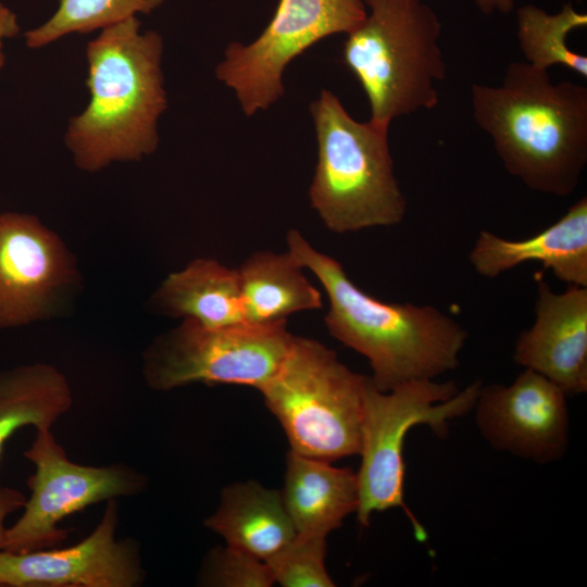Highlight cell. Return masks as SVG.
<instances>
[{
	"instance_id": "6da1fadb",
	"label": "cell",
	"mask_w": 587,
	"mask_h": 587,
	"mask_svg": "<svg viewBox=\"0 0 587 587\" xmlns=\"http://www.w3.org/2000/svg\"><path fill=\"white\" fill-rule=\"evenodd\" d=\"M473 116L507 172L534 191L567 197L587 163V88L512 62L498 86H471Z\"/></svg>"
},
{
	"instance_id": "7a4b0ae2",
	"label": "cell",
	"mask_w": 587,
	"mask_h": 587,
	"mask_svg": "<svg viewBox=\"0 0 587 587\" xmlns=\"http://www.w3.org/2000/svg\"><path fill=\"white\" fill-rule=\"evenodd\" d=\"M287 251L325 290L328 333L364 355L372 384L388 391L403 383L435 379L454 370L467 330L433 305L385 302L359 288L342 265L316 250L297 229L286 236Z\"/></svg>"
},
{
	"instance_id": "3957f363",
	"label": "cell",
	"mask_w": 587,
	"mask_h": 587,
	"mask_svg": "<svg viewBox=\"0 0 587 587\" xmlns=\"http://www.w3.org/2000/svg\"><path fill=\"white\" fill-rule=\"evenodd\" d=\"M140 26L137 16L130 17L87 43L89 100L71 118L64 137L82 171L141 161L159 145L158 121L167 105L163 38Z\"/></svg>"
},
{
	"instance_id": "277c9868",
	"label": "cell",
	"mask_w": 587,
	"mask_h": 587,
	"mask_svg": "<svg viewBox=\"0 0 587 587\" xmlns=\"http://www.w3.org/2000/svg\"><path fill=\"white\" fill-rule=\"evenodd\" d=\"M317 162L311 207L336 234L400 224L407 199L395 176L388 128L358 122L330 90L310 104Z\"/></svg>"
},
{
	"instance_id": "5b68a950",
	"label": "cell",
	"mask_w": 587,
	"mask_h": 587,
	"mask_svg": "<svg viewBox=\"0 0 587 587\" xmlns=\"http://www.w3.org/2000/svg\"><path fill=\"white\" fill-rule=\"evenodd\" d=\"M363 1L370 12L347 34L342 61L369 99V121L389 129L396 117L439 102L441 24L424 0Z\"/></svg>"
},
{
	"instance_id": "8992f818",
	"label": "cell",
	"mask_w": 587,
	"mask_h": 587,
	"mask_svg": "<svg viewBox=\"0 0 587 587\" xmlns=\"http://www.w3.org/2000/svg\"><path fill=\"white\" fill-rule=\"evenodd\" d=\"M367 378L322 342L294 335L279 369L259 390L292 451L332 462L359 454Z\"/></svg>"
},
{
	"instance_id": "52a82bcc",
	"label": "cell",
	"mask_w": 587,
	"mask_h": 587,
	"mask_svg": "<svg viewBox=\"0 0 587 587\" xmlns=\"http://www.w3.org/2000/svg\"><path fill=\"white\" fill-rule=\"evenodd\" d=\"M483 383L475 380L459 390L454 382L420 379L388 391L378 390L367 378L357 472L358 521L369 524L374 512L401 507L403 502V445L409 430L427 425L440 437L449 422L473 411Z\"/></svg>"
},
{
	"instance_id": "ba28073f",
	"label": "cell",
	"mask_w": 587,
	"mask_h": 587,
	"mask_svg": "<svg viewBox=\"0 0 587 587\" xmlns=\"http://www.w3.org/2000/svg\"><path fill=\"white\" fill-rule=\"evenodd\" d=\"M294 335L287 323L209 327L185 319L143 353L148 386L168 391L192 383L260 389L283 363Z\"/></svg>"
},
{
	"instance_id": "9c48e42d",
	"label": "cell",
	"mask_w": 587,
	"mask_h": 587,
	"mask_svg": "<svg viewBox=\"0 0 587 587\" xmlns=\"http://www.w3.org/2000/svg\"><path fill=\"white\" fill-rule=\"evenodd\" d=\"M363 0H279L267 26L249 45L232 42L215 68L247 116L284 95L287 65L320 40L348 34L366 16Z\"/></svg>"
},
{
	"instance_id": "30bf717a",
	"label": "cell",
	"mask_w": 587,
	"mask_h": 587,
	"mask_svg": "<svg viewBox=\"0 0 587 587\" xmlns=\"http://www.w3.org/2000/svg\"><path fill=\"white\" fill-rule=\"evenodd\" d=\"M23 455L35 465L21 517L7 529L3 550L23 553L58 547L67 537L59 523L85 508L134 496L147 486L143 474L126 464L82 465L68 459L51 428L36 429Z\"/></svg>"
},
{
	"instance_id": "8fae6325",
	"label": "cell",
	"mask_w": 587,
	"mask_h": 587,
	"mask_svg": "<svg viewBox=\"0 0 587 587\" xmlns=\"http://www.w3.org/2000/svg\"><path fill=\"white\" fill-rule=\"evenodd\" d=\"M82 285L74 254L29 213H0V332L60 316Z\"/></svg>"
},
{
	"instance_id": "7c38bea8",
	"label": "cell",
	"mask_w": 587,
	"mask_h": 587,
	"mask_svg": "<svg viewBox=\"0 0 587 587\" xmlns=\"http://www.w3.org/2000/svg\"><path fill=\"white\" fill-rule=\"evenodd\" d=\"M473 410L479 433L499 451L539 464L566 453V394L532 370L525 369L510 385H482Z\"/></svg>"
},
{
	"instance_id": "4fadbf2b",
	"label": "cell",
	"mask_w": 587,
	"mask_h": 587,
	"mask_svg": "<svg viewBox=\"0 0 587 587\" xmlns=\"http://www.w3.org/2000/svg\"><path fill=\"white\" fill-rule=\"evenodd\" d=\"M118 508L107 501L96 528L78 544L23 553L0 551V586L133 587L142 582L138 546L115 538Z\"/></svg>"
},
{
	"instance_id": "5bb4252c",
	"label": "cell",
	"mask_w": 587,
	"mask_h": 587,
	"mask_svg": "<svg viewBox=\"0 0 587 587\" xmlns=\"http://www.w3.org/2000/svg\"><path fill=\"white\" fill-rule=\"evenodd\" d=\"M535 321L516 339L513 360L566 395L587 391V287L554 292L537 278Z\"/></svg>"
},
{
	"instance_id": "9a60e30c",
	"label": "cell",
	"mask_w": 587,
	"mask_h": 587,
	"mask_svg": "<svg viewBox=\"0 0 587 587\" xmlns=\"http://www.w3.org/2000/svg\"><path fill=\"white\" fill-rule=\"evenodd\" d=\"M469 261L485 278L538 262L567 286L587 287V198H580L558 221L525 239L511 240L480 230Z\"/></svg>"
},
{
	"instance_id": "2e32d148",
	"label": "cell",
	"mask_w": 587,
	"mask_h": 587,
	"mask_svg": "<svg viewBox=\"0 0 587 587\" xmlns=\"http://www.w3.org/2000/svg\"><path fill=\"white\" fill-rule=\"evenodd\" d=\"M283 503L296 534L326 537L359 505L357 473L290 450Z\"/></svg>"
},
{
	"instance_id": "e0dca14e",
	"label": "cell",
	"mask_w": 587,
	"mask_h": 587,
	"mask_svg": "<svg viewBox=\"0 0 587 587\" xmlns=\"http://www.w3.org/2000/svg\"><path fill=\"white\" fill-rule=\"evenodd\" d=\"M149 304L161 315L189 319L209 327L249 325L237 268L211 258L195 259L168 274Z\"/></svg>"
},
{
	"instance_id": "ac0fdd59",
	"label": "cell",
	"mask_w": 587,
	"mask_h": 587,
	"mask_svg": "<svg viewBox=\"0 0 587 587\" xmlns=\"http://www.w3.org/2000/svg\"><path fill=\"white\" fill-rule=\"evenodd\" d=\"M204 525L221 535L227 546L262 561L296 536L280 491L254 480L225 487L217 510Z\"/></svg>"
},
{
	"instance_id": "d6986e66",
	"label": "cell",
	"mask_w": 587,
	"mask_h": 587,
	"mask_svg": "<svg viewBox=\"0 0 587 587\" xmlns=\"http://www.w3.org/2000/svg\"><path fill=\"white\" fill-rule=\"evenodd\" d=\"M237 272L246 320L251 325L286 322L291 314L323 307L321 292L288 251H255Z\"/></svg>"
},
{
	"instance_id": "ffe728a7",
	"label": "cell",
	"mask_w": 587,
	"mask_h": 587,
	"mask_svg": "<svg viewBox=\"0 0 587 587\" xmlns=\"http://www.w3.org/2000/svg\"><path fill=\"white\" fill-rule=\"evenodd\" d=\"M73 403L63 373L47 363L0 371V461L7 441L21 428H51Z\"/></svg>"
},
{
	"instance_id": "44dd1931",
	"label": "cell",
	"mask_w": 587,
	"mask_h": 587,
	"mask_svg": "<svg viewBox=\"0 0 587 587\" xmlns=\"http://www.w3.org/2000/svg\"><path fill=\"white\" fill-rule=\"evenodd\" d=\"M517 41L525 62L548 70L562 65L587 77V58L567 46V36L587 25V15L564 3L554 14L526 4L517 9Z\"/></svg>"
},
{
	"instance_id": "7402d4cb",
	"label": "cell",
	"mask_w": 587,
	"mask_h": 587,
	"mask_svg": "<svg viewBox=\"0 0 587 587\" xmlns=\"http://www.w3.org/2000/svg\"><path fill=\"white\" fill-rule=\"evenodd\" d=\"M167 0H59L53 14L24 34L30 49H39L71 34L103 29L139 13L149 14Z\"/></svg>"
},
{
	"instance_id": "603a6c76",
	"label": "cell",
	"mask_w": 587,
	"mask_h": 587,
	"mask_svg": "<svg viewBox=\"0 0 587 587\" xmlns=\"http://www.w3.org/2000/svg\"><path fill=\"white\" fill-rule=\"evenodd\" d=\"M326 537L296 536L278 552L264 561L274 583L284 587H332L325 569Z\"/></svg>"
},
{
	"instance_id": "cb8c5ba5",
	"label": "cell",
	"mask_w": 587,
	"mask_h": 587,
	"mask_svg": "<svg viewBox=\"0 0 587 587\" xmlns=\"http://www.w3.org/2000/svg\"><path fill=\"white\" fill-rule=\"evenodd\" d=\"M199 582L216 587H270L274 583L264 561L229 546L210 551Z\"/></svg>"
},
{
	"instance_id": "d4e9b609",
	"label": "cell",
	"mask_w": 587,
	"mask_h": 587,
	"mask_svg": "<svg viewBox=\"0 0 587 587\" xmlns=\"http://www.w3.org/2000/svg\"><path fill=\"white\" fill-rule=\"evenodd\" d=\"M26 496L20 490L0 485V551L3 550L7 536L5 519L13 512L22 509Z\"/></svg>"
},
{
	"instance_id": "484cf974",
	"label": "cell",
	"mask_w": 587,
	"mask_h": 587,
	"mask_svg": "<svg viewBox=\"0 0 587 587\" xmlns=\"http://www.w3.org/2000/svg\"><path fill=\"white\" fill-rule=\"evenodd\" d=\"M20 32L17 15L9 7L0 2V71L5 64L3 41L17 36Z\"/></svg>"
},
{
	"instance_id": "4316f807",
	"label": "cell",
	"mask_w": 587,
	"mask_h": 587,
	"mask_svg": "<svg viewBox=\"0 0 587 587\" xmlns=\"http://www.w3.org/2000/svg\"><path fill=\"white\" fill-rule=\"evenodd\" d=\"M477 8L486 15L498 11L509 14L514 8V0H475Z\"/></svg>"
}]
</instances>
